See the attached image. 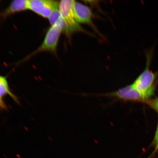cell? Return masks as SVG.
Masks as SVG:
<instances>
[{
    "label": "cell",
    "mask_w": 158,
    "mask_h": 158,
    "mask_svg": "<svg viewBox=\"0 0 158 158\" xmlns=\"http://www.w3.org/2000/svg\"><path fill=\"white\" fill-rule=\"evenodd\" d=\"M62 29L60 25H51L47 31L42 44L38 48L25 59V60L39 53L49 52L55 54L56 52L59 39Z\"/></svg>",
    "instance_id": "3957f363"
},
{
    "label": "cell",
    "mask_w": 158,
    "mask_h": 158,
    "mask_svg": "<svg viewBox=\"0 0 158 158\" xmlns=\"http://www.w3.org/2000/svg\"><path fill=\"white\" fill-rule=\"evenodd\" d=\"M28 4L29 10L44 18L48 19L59 8V3L52 0H30Z\"/></svg>",
    "instance_id": "277c9868"
},
{
    "label": "cell",
    "mask_w": 158,
    "mask_h": 158,
    "mask_svg": "<svg viewBox=\"0 0 158 158\" xmlns=\"http://www.w3.org/2000/svg\"><path fill=\"white\" fill-rule=\"evenodd\" d=\"M9 96L16 102H18L17 97L11 92L8 82L6 77L0 76V108L6 110L7 106L4 101V98Z\"/></svg>",
    "instance_id": "52a82bcc"
},
{
    "label": "cell",
    "mask_w": 158,
    "mask_h": 158,
    "mask_svg": "<svg viewBox=\"0 0 158 158\" xmlns=\"http://www.w3.org/2000/svg\"><path fill=\"white\" fill-rule=\"evenodd\" d=\"M102 95L114 98L118 100L126 101L143 102L146 100L143 95L132 85L120 89L116 91L102 94Z\"/></svg>",
    "instance_id": "5b68a950"
},
{
    "label": "cell",
    "mask_w": 158,
    "mask_h": 158,
    "mask_svg": "<svg viewBox=\"0 0 158 158\" xmlns=\"http://www.w3.org/2000/svg\"><path fill=\"white\" fill-rule=\"evenodd\" d=\"M29 9L28 1L27 0H15L11 2L9 6L1 13L3 17L19 12L25 11Z\"/></svg>",
    "instance_id": "ba28073f"
},
{
    "label": "cell",
    "mask_w": 158,
    "mask_h": 158,
    "mask_svg": "<svg viewBox=\"0 0 158 158\" xmlns=\"http://www.w3.org/2000/svg\"><path fill=\"white\" fill-rule=\"evenodd\" d=\"M158 138V124L157 126V128L156 131L155 135V138H154V139L153 142H155L156 141L157 138Z\"/></svg>",
    "instance_id": "30bf717a"
},
{
    "label": "cell",
    "mask_w": 158,
    "mask_h": 158,
    "mask_svg": "<svg viewBox=\"0 0 158 158\" xmlns=\"http://www.w3.org/2000/svg\"><path fill=\"white\" fill-rule=\"evenodd\" d=\"M73 10L77 21L80 24H87L95 27L92 21V11L87 6L74 1Z\"/></svg>",
    "instance_id": "8992f818"
},
{
    "label": "cell",
    "mask_w": 158,
    "mask_h": 158,
    "mask_svg": "<svg viewBox=\"0 0 158 158\" xmlns=\"http://www.w3.org/2000/svg\"><path fill=\"white\" fill-rule=\"evenodd\" d=\"M73 1L63 0L60 1L59 4V11L66 26L64 33L68 37H70L73 33L76 32L89 33L77 21L73 10Z\"/></svg>",
    "instance_id": "7a4b0ae2"
},
{
    "label": "cell",
    "mask_w": 158,
    "mask_h": 158,
    "mask_svg": "<svg viewBox=\"0 0 158 158\" xmlns=\"http://www.w3.org/2000/svg\"><path fill=\"white\" fill-rule=\"evenodd\" d=\"M146 102L158 113V98L147 100Z\"/></svg>",
    "instance_id": "9c48e42d"
},
{
    "label": "cell",
    "mask_w": 158,
    "mask_h": 158,
    "mask_svg": "<svg viewBox=\"0 0 158 158\" xmlns=\"http://www.w3.org/2000/svg\"><path fill=\"white\" fill-rule=\"evenodd\" d=\"M152 52L149 51L146 54V64L143 72L136 79L133 86L144 97L146 100L152 95L155 90V82L157 73L150 70Z\"/></svg>",
    "instance_id": "6da1fadb"
}]
</instances>
